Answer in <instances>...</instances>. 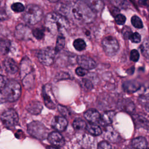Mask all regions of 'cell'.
Instances as JSON below:
<instances>
[{"mask_svg":"<svg viewBox=\"0 0 149 149\" xmlns=\"http://www.w3.org/2000/svg\"><path fill=\"white\" fill-rule=\"evenodd\" d=\"M77 62L80 67L87 70L93 69L97 66L96 62L91 58L86 55H80L77 57Z\"/></svg>","mask_w":149,"mask_h":149,"instance_id":"30bf717a","label":"cell"},{"mask_svg":"<svg viewBox=\"0 0 149 149\" xmlns=\"http://www.w3.org/2000/svg\"><path fill=\"white\" fill-rule=\"evenodd\" d=\"M32 31L26 25L19 24L16 26L15 30V37L20 40H27L30 39Z\"/></svg>","mask_w":149,"mask_h":149,"instance_id":"9c48e42d","label":"cell"},{"mask_svg":"<svg viewBox=\"0 0 149 149\" xmlns=\"http://www.w3.org/2000/svg\"><path fill=\"white\" fill-rule=\"evenodd\" d=\"M48 140L49 142L55 147H61L65 144V140L61 133L58 132H53L48 134Z\"/></svg>","mask_w":149,"mask_h":149,"instance_id":"7c38bea8","label":"cell"},{"mask_svg":"<svg viewBox=\"0 0 149 149\" xmlns=\"http://www.w3.org/2000/svg\"><path fill=\"white\" fill-rule=\"evenodd\" d=\"M1 119L3 125L6 127H12L19 122V116L13 109H9L4 111L1 116Z\"/></svg>","mask_w":149,"mask_h":149,"instance_id":"ba28073f","label":"cell"},{"mask_svg":"<svg viewBox=\"0 0 149 149\" xmlns=\"http://www.w3.org/2000/svg\"><path fill=\"white\" fill-rule=\"evenodd\" d=\"M56 53L55 48L47 47L41 49L39 51L38 58L39 61L44 65L49 66L54 63Z\"/></svg>","mask_w":149,"mask_h":149,"instance_id":"52a82bcc","label":"cell"},{"mask_svg":"<svg viewBox=\"0 0 149 149\" xmlns=\"http://www.w3.org/2000/svg\"><path fill=\"white\" fill-rule=\"evenodd\" d=\"M3 66L6 71L10 74H15L18 70V67L15 61L12 58H6L3 61Z\"/></svg>","mask_w":149,"mask_h":149,"instance_id":"2e32d148","label":"cell"},{"mask_svg":"<svg viewBox=\"0 0 149 149\" xmlns=\"http://www.w3.org/2000/svg\"><path fill=\"white\" fill-rule=\"evenodd\" d=\"M11 9L13 11L17 13H19L24 11L25 7L20 2H15L11 5Z\"/></svg>","mask_w":149,"mask_h":149,"instance_id":"83f0119b","label":"cell"},{"mask_svg":"<svg viewBox=\"0 0 149 149\" xmlns=\"http://www.w3.org/2000/svg\"><path fill=\"white\" fill-rule=\"evenodd\" d=\"M2 89L3 94L5 99L8 101H15L20 96L21 86L20 84L16 81L12 80L8 82Z\"/></svg>","mask_w":149,"mask_h":149,"instance_id":"277c9868","label":"cell"},{"mask_svg":"<svg viewBox=\"0 0 149 149\" xmlns=\"http://www.w3.org/2000/svg\"><path fill=\"white\" fill-rule=\"evenodd\" d=\"M42 106L40 102L37 101H33L30 102L27 106V110L31 113L37 115L40 113L42 110Z\"/></svg>","mask_w":149,"mask_h":149,"instance_id":"d6986e66","label":"cell"},{"mask_svg":"<svg viewBox=\"0 0 149 149\" xmlns=\"http://www.w3.org/2000/svg\"><path fill=\"white\" fill-rule=\"evenodd\" d=\"M68 120L63 116H55L52 121V127L58 132L65 130L68 126Z\"/></svg>","mask_w":149,"mask_h":149,"instance_id":"4fadbf2b","label":"cell"},{"mask_svg":"<svg viewBox=\"0 0 149 149\" xmlns=\"http://www.w3.org/2000/svg\"><path fill=\"white\" fill-rule=\"evenodd\" d=\"M86 129L90 134L93 136H99L102 133L101 129L95 123H90L87 124Z\"/></svg>","mask_w":149,"mask_h":149,"instance_id":"44dd1931","label":"cell"},{"mask_svg":"<svg viewBox=\"0 0 149 149\" xmlns=\"http://www.w3.org/2000/svg\"><path fill=\"white\" fill-rule=\"evenodd\" d=\"M42 97L45 105L50 109L55 108V102L50 90V87L45 86L42 90Z\"/></svg>","mask_w":149,"mask_h":149,"instance_id":"8fae6325","label":"cell"},{"mask_svg":"<svg viewBox=\"0 0 149 149\" xmlns=\"http://www.w3.org/2000/svg\"><path fill=\"white\" fill-rule=\"evenodd\" d=\"M86 126L87 124L85 121L80 118L74 119L73 122V127L76 130H83L86 129Z\"/></svg>","mask_w":149,"mask_h":149,"instance_id":"484cf974","label":"cell"},{"mask_svg":"<svg viewBox=\"0 0 149 149\" xmlns=\"http://www.w3.org/2000/svg\"><path fill=\"white\" fill-rule=\"evenodd\" d=\"M10 48V42L6 39H0V55L7 54Z\"/></svg>","mask_w":149,"mask_h":149,"instance_id":"603a6c76","label":"cell"},{"mask_svg":"<svg viewBox=\"0 0 149 149\" xmlns=\"http://www.w3.org/2000/svg\"><path fill=\"white\" fill-rule=\"evenodd\" d=\"M56 10L67 19L77 23H89L95 17V12L81 0L61 3Z\"/></svg>","mask_w":149,"mask_h":149,"instance_id":"6da1fadb","label":"cell"},{"mask_svg":"<svg viewBox=\"0 0 149 149\" xmlns=\"http://www.w3.org/2000/svg\"><path fill=\"white\" fill-rule=\"evenodd\" d=\"M6 80L4 76L0 74V89L3 88L6 84Z\"/></svg>","mask_w":149,"mask_h":149,"instance_id":"8d00e7d4","label":"cell"},{"mask_svg":"<svg viewBox=\"0 0 149 149\" xmlns=\"http://www.w3.org/2000/svg\"><path fill=\"white\" fill-rule=\"evenodd\" d=\"M143 104L146 110L149 113V98H145L144 101H143Z\"/></svg>","mask_w":149,"mask_h":149,"instance_id":"74e56055","label":"cell"},{"mask_svg":"<svg viewBox=\"0 0 149 149\" xmlns=\"http://www.w3.org/2000/svg\"><path fill=\"white\" fill-rule=\"evenodd\" d=\"M146 149H149V148H146Z\"/></svg>","mask_w":149,"mask_h":149,"instance_id":"7bdbcfd3","label":"cell"},{"mask_svg":"<svg viewBox=\"0 0 149 149\" xmlns=\"http://www.w3.org/2000/svg\"><path fill=\"white\" fill-rule=\"evenodd\" d=\"M132 146L134 149H146L147 141L142 136L137 137L132 140Z\"/></svg>","mask_w":149,"mask_h":149,"instance_id":"ac0fdd59","label":"cell"},{"mask_svg":"<svg viewBox=\"0 0 149 149\" xmlns=\"http://www.w3.org/2000/svg\"><path fill=\"white\" fill-rule=\"evenodd\" d=\"M140 50L142 55L149 60V37L143 40L140 47Z\"/></svg>","mask_w":149,"mask_h":149,"instance_id":"7402d4cb","label":"cell"},{"mask_svg":"<svg viewBox=\"0 0 149 149\" xmlns=\"http://www.w3.org/2000/svg\"><path fill=\"white\" fill-rule=\"evenodd\" d=\"M27 131L30 135L38 139H44L48 137V129L38 121H33L27 125Z\"/></svg>","mask_w":149,"mask_h":149,"instance_id":"5b68a950","label":"cell"},{"mask_svg":"<svg viewBox=\"0 0 149 149\" xmlns=\"http://www.w3.org/2000/svg\"><path fill=\"white\" fill-rule=\"evenodd\" d=\"M139 2L140 5H144V6H146L148 5V0H139Z\"/></svg>","mask_w":149,"mask_h":149,"instance_id":"f35d334b","label":"cell"},{"mask_svg":"<svg viewBox=\"0 0 149 149\" xmlns=\"http://www.w3.org/2000/svg\"><path fill=\"white\" fill-rule=\"evenodd\" d=\"M45 26L48 31L55 35L63 34L69 27V23L66 17L59 13L52 12L47 14L45 18Z\"/></svg>","mask_w":149,"mask_h":149,"instance_id":"7a4b0ae2","label":"cell"},{"mask_svg":"<svg viewBox=\"0 0 149 149\" xmlns=\"http://www.w3.org/2000/svg\"><path fill=\"white\" fill-rule=\"evenodd\" d=\"M140 57L139 53L137 50L136 49H132L130 53V59L133 62H137L138 61Z\"/></svg>","mask_w":149,"mask_h":149,"instance_id":"1f68e13d","label":"cell"},{"mask_svg":"<svg viewBox=\"0 0 149 149\" xmlns=\"http://www.w3.org/2000/svg\"><path fill=\"white\" fill-rule=\"evenodd\" d=\"M32 35L37 39L41 40L44 37V31L43 29H35L32 31Z\"/></svg>","mask_w":149,"mask_h":149,"instance_id":"f1b7e54d","label":"cell"},{"mask_svg":"<svg viewBox=\"0 0 149 149\" xmlns=\"http://www.w3.org/2000/svg\"><path fill=\"white\" fill-rule=\"evenodd\" d=\"M115 22L118 25H122L123 24L126 22V17L122 14H118L115 16Z\"/></svg>","mask_w":149,"mask_h":149,"instance_id":"d6a6232c","label":"cell"},{"mask_svg":"<svg viewBox=\"0 0 149 149\" xmlns=\"http://www.w3.org/2000/svg\"><path fill=\"white\" fill-rule=\"evenodd\" d=\"M43 16V10L39 6L30 4L25 8L23 17L26 23L34 25L40 22L42 20Z\"/></svg>","mask_w":149,"mask_h":149,"instance_id":"3957f363","label":"cell"},{"mask_svg":"<svg viewBox=\"0 0 149 149\" xmlns=\"http://www.w3.org/2000/svg\"><path fill=\"white\" fill-rule=\"evenodd\" d=\"M50 2H52V3H55V2H58L59 0H48Z\"/></svg>","mask_w":149,"mask_h":149,"instance_id":"ab89813d","label":"cell"},{"mask_svg":"<svg viewBox=\"0 0 149 149\" xmlns=\"http://www.w3.org/2000/svg\"><path fill=\"white\" fill-rule=\"evenodd\" d=\"M115 115V113L112 111H106L101 116L100 120L105 125H109L112 122Z\"/></svg>","mask_w":149,"mask_h":149,"instance_id":"ffe728a7","label":"cell"},{"mask_svg":"<svg viewBox=\"0 0 149 149\" xmlns=\"http://www.w3.org/2000/svg\"><path fill=\"white\" fill-rule=\"evenodd\" d=\"M129 39L134 43H139L141 41V36L137 32H135L131 34Z\"/></svg>","mask_w":149,"mask_h":149,"instance_id":"4dcf8cb0","label":"cell"},{"mask_svg":"<svg viewBox=\"0 0 149 149\" xmlns=\"http://www.w3.org/2000/svg\"><path fill=\"white\" fill-rule=\"evenodd\" d=\"M127 149H134V148L132 147V148H127Z\"/></svg>","mask_w":149,"mask_h":149,"instance_id":"b9f144b4","label":"cell"},{"mask_svg":"<svg viewBox=\"0 0 149 149\" xmlns=\"http://www.w3.org/2000/svg\"><path fill=\"white\" fill-rule=\"evenodd\" d=\"M132 33L130 29H129L128 27H124L122 31V34L125 38H129V37Z\"/></svg>","mask_w":149,"mask_h":149,"instance_id":"d590c367","label":"cell"},{"mask_svg":"<svg viewBox=\"0 0 149 149\" xmlns=\"http://www.w3.org/2000/svg\"><path fill=\"white\" fill-rule=\"evenodd\" d=\"M75 72H76V74H77L79 76H83L86 75L87 73V72H88L87 69H84L83 68H81V67L77 68L76 69Z\"/></svg>","mask_w":149,"mask_h":149,"instance_id":"e575fe53","label":"cell"},{"mask_svg":"<svg viewBox=\"0 0 149 149\" xmlns=\"http://www.w3.org/2000/svg\"><path fill=\"white\" fill-rule=\"evenodd\" d=\"M84 117L90 123H95L100 120L101 115L97 110L90 109L84 112Z\"/></svg>","mask_w":149,"mask_h":149,"instance_id":"5bb4252c","label":"cell"},{"mask_svg":"<svg viewBox=\"0 0 149 149\" xmlns=\"http://www.w3.org/2000/svg\"><path fill=\"white\" fill-rule=\"evenodd\" d=\"M112 2L116 6L122 9H126L129 5L126 0H112Z\"/></svg>","mask_w":149,"mask_h":149,"instance_id":"f546056e","label":"cell"},{"mask_svg":"<svg viewBox=\"0 0 149 149\" xmlns=\"http://www.w3.org/2000/svg\"><path fill=\"white\" fill-rule=\"evenodd\" d=\"M122 86L125 91L132 93L137 91L140 87V84L136 80H129L124 82Z\"/></svg>","mask_w":149,"mask_h":149,"instance_id":"e0dca14e","label":"cell"},{"mask_svg":"<svg viewBox=\"0 0 149 149\" xmlns=\"http://www.w3.org/2000/svg\"><path fill=\"white\" fill-rule=\"evenodd\" d=\"M74 48L78 51H81L86 48V44L82 38H77L74 40L73 42Z\"/></svg>","mask_w":149,"mask_h":149,"instance_id":"d4e9b609","label":"cell"},{"mask_svg":"<svg viewBox=\"0 0 149 149\" xmlns=\"http://www.w3.org/2000/svg\"><path fill=\"white\" fill-rule=\"evenodd\" d=\"M87 5L94 12H98L102 10L104 6L102 0H81Z\"/></svg>","mask_w":149,"mask_h":149,"instance_id":"9a60e30c","label":"cell"},{"mask_svg":"<svg viewBox=\"0 0 149 149\" xmlns=\"http://www.w3.org/2000/svg\"><path fill=\"white\" fill-rule=\"evenodd\" d=\"M65 45V38L63 36V34H59L57 37L56 45H55V50L56 52L62 50Z\"/></svg>","mask_w":149,"mask_h":149,"instance_id":"cb8c5ba5","label":"cell"},{"mask_svg":"<svg viewBox=\"0 0 149 149\" xmlns=\"http://www.w3.org/2000/svg\"><path fill=\"white\" fill-rule=\"evenodd\" d=\"M101 44L105 53L109 56H114L118 52L119 48L118 40L111 36L104 38Z\"/></svg>","mask_w":149,"mask_h":149,"instance_id":"8992f818","label":"cell"},{"mask_svg":"<svg viewBox=\"0 0 149 149\" xmlns=\"http://www.w3.org/2000/svg\"><path fill=\"white\" fill-rule=\"evenodd\" d=\"M48 149H59L57 147H50L48 148Z\"/></svg>","mask_w":149,"mask_h":149,"instance_id":"60d3db41","label":"cell"},{"mask_svg":"<svg viewBox=\"0 0 149 149\" xmlns=\"http://www.w3.org/2000/svg\"><path fill=\"white\" fill-rule=\"evenodd\" d=\"M131 22L132 25L137 29H141L143 27V22L141 19L137 16H133L131 18Z\"/></svg>","mask_w":149,"mask_h":149,"instance_id":"4316f807","label":"cell"},{"mask_svg":"<svg viewBox=\"0 0 149 149\" xmlns=\"http://www.w3.org/2000/svg\"><path fill=\"white\" fill-rule=\"evenodd\" d=\"M97 149H112V148L111 144L108 142L106 141H102L98 144Z\"/></svg>","mask_w":149,"mask_h":149,"instance_id":"836d02e7","label":"cell"},{"mask_svg":"<svg viewBox=\"0 0 149 149\" xmlns=\"http://www.w3.org/2000/svg\"><path fill=\"white\" fill-rule=\"evenodd\" d=\"M0 69H1V65H0Z\"/></svg>","mask_w":149,"mask_h":149,"instance_id":"ee69618b","label":"cell"}]
</instances>
